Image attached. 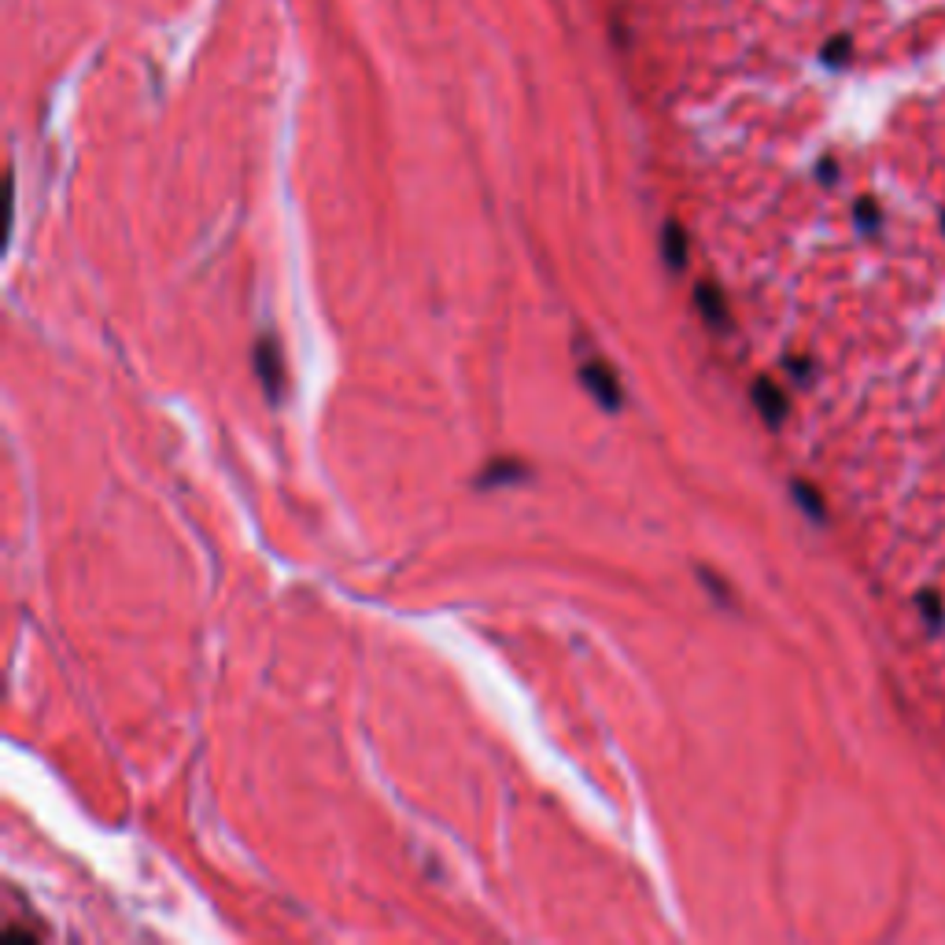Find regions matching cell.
Listing matches in <instances>:
<instances>
[{
  "mask_svg": "<svg viewBox=\"0 0 945 945\" xmlns=\"http://www.w3.org/2000/svg\"><path fill=\"white\" fill-rule=\"evenodd\" d=\"M753 403H758V410L765 414V421H769V425H780V421H783V414H787V399H783V392H780L776 385H769V381H758V385H753Z\"/></svg>",
  "mask_w": 945,
  "mask_h": 945,
  "instance_id": "2",
  "label": "cell"
},
{
  "mask_svg": "<svg viewBox=\"0 0 945 945\" xmlns=\"http://www.w3.org/2000/svg\"><path fill=\"white\" fill-rule=\"evenodd\" d=\"M580 377H584L588 392H591V396H595V399H599L606 410H617V403H621V385H617L613 369H610L602 358H591V362H584Z\"/></svg>",
  "mask_w": 945,
  "mask_h": 945,
  "instance_id": "1",
  "label": "cell"
},
{
  "mask_svg": "<svg viewBox=\"0 0 945 945\" xmlns=\"http://www.w3.org/2000/svg\"><path fill=\"white\" fill-rule=\"evenodd\" d=\"M255 362H259V373H262V385L277 396V388H281V358H277V347H273V344H259Z\"/></svg>",
  "mask_w": 945,
  "mask_h": 945,
  "instance_id": "4",
  "label": "cell"
},
{
  "mask_svg": "<svg viewBox=\"0 0 945 945\" xmlns=\"http://www.w3.org/2000/svg\"><path fill=\"white\" fill-rule=\"evenodd\" d=\"M794 495H802V499H805L802 506H805L809 514H816V517H820V499H816V495H812V492H809L805 484H794Z\"/></svg>",
  "mask_w": 945,
  "mask_h": 945,
  "instance_id": "6",
  "label": "cell"
},
{
  "mask_svg": "<svg viewBox=\"0 0 945 945\" xmlns=\"http://www.w3.org/2000/svg\"><path fill=\"white\" fill-rule=\"evenodd\" d=\"M665 259L673 270H684V262H687V233L676 222L665 226Z\"/></svg>",
  "mask_w": 945,
  "mask_h": 945,
  "instance_id": "5",
  "label": "cell"
},
{
  "mask_svg": "<svg viewBox=\"0 0 945 945\" xmlns=\"http://www.w3.org/2000/svg\"><path fill=\"white\" fill-rule=\"evenodd\" d=\"M695 300H698V311L706 314V322H709V325H717V329H724V325H727V307H724V300H720V292H717V289L698 285V289H695Z\"/></svg>",
  "mask_w": 945,
  "mask_h": 945,
  "instance_id": "3",
  "label": "cell"
}]
</instances>
